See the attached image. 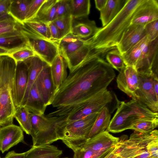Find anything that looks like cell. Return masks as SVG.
I'll return each mask as SVG.
<instances>
[{
    "label": "cell",
    "mask_w": 158,
    "mask_h": 158,
    "mask_svg": "<svg viewBox=\"0 0 158 158\" xmlns=\"http://www.w3.org/2000/svg\"><path fill=\"white\" fill-rule=\"evenodd\" d=\"M55 7L56 19L64 15L70 13V0H57Z\"/></svg>",
    "instance_id": "cell-38"
},
{
    "label": "cell",
    "mask_w": 158,
    "mask_h": 158,
    "mask_svg": "<svg viewBox=\"0 0 158 158\" xmlns=\"http://www.w3.org/2000/svg\"><path fill=\"white\" fill-rule=\"evenodd\" d=\"M70 14L73 19L86 18L90 8L89 0H70Z\"/></svg>",
    "instance_id": "cell-30"
},
{
    "label": "cell",
    "mask_w": 158,
    "mask_h": 158,
    "mask_svg": "<svg viewBox=\"0 0 158 158\" xmlns=\"http://www.w3.org/2000/svg\"><path fill=\"white\" fill-rule=\"evenodd\" d=\"M113 95L107 89L97 93L94 98L67 115V120L73 121L99 112L111 102Z\"/></svg>",
    "instance_id": "cell-10"
},
{
    "label": "cell",
    "mask_w": 158,
    "mask_h": 158,
    "mask_svg": "<svg viewBox=\"0 0 158 158\" xmlns=\"http://www.w3.org/2000/svg\"><path fill=\"white\" fill-rule=\"evenodd\" d=\"M110 118L109 109L106 106L99 112L87 136V139L105 131L109 125Z\"/></svg>",
    "instance_id": "cell-27"
},
{
    "label": "cell",
    "mask_w": 158,
    "mask_h": 158,
    "mask_svg": "<svg viewBox=\"0 0 158 158\" xmlns=\"http://www.w3.org/2000/svg\"><path fill=\"white\" fill-rule=\"evenodd\" d=\"M147 151L152 158H158V138L150 142L146 147Z\"/></svg>",
    "instance_id": "cell-41"
},
{
    "label": "cell",
    "mask_w": 158,
    "mask_h": 158,
    "mask_svg": "<svg viewBox=\"0 0 158 158\" xmlns=\"http://www.w3.org/2000/svg\"><path fill=\"white\" fill-rule=\"evenodd\" d=\"M32 0H11L8 14L18 23L23 24Z\"/></svg>",
    "instance_id": "cell-25"
},
{
    "label": "cell",
    "mask_w": 158,
    "mask_h": 158,
    "mask_svg": "<svg viewBox=\"0 0 158 158\" xmlns=\"http://www.w3.org/2000/svg\"><path fill=\"white\" fill-rule=\"evenodd\" d=\"M56 1L57 0H46L33 20L47 23L52 22L56 19Z\"/></svg>",
    "instance_id": "cell-28"
},
{
    "label": "cell",
    "mask_w": 158,
    "mask_h": 158,
    "mask_svg": "<svg viewBox=\"0 0 158 158\" xmlns=\"http://www.w3.org/2000/svg\"></svg>",
    "instance_id": "cell-52"
},
{
    "label": "cell",
    "mask_w": 158,
    "mask_h": 158,
    "mask_svg": "<svg viewBox=\"0 0 158 158\" xmlns=\"http://www.w3.org/2000/svg\"><path fill=\"white\" fill-rule=\"evenodd\" d=\"M106 55L107 62L119 72L125 66L121 55L116 48L109 51Z\"/></svg>",
    "instance_id": "cell-34"
},
{
    "label": "cell",
    "mask_w": 158,
    "mask_h": 158,
    "mask_svg": "<svg viewBox=\"0 0 158 158\" xmlns=\"http://www.w3.org/2000/svg\"><path fill=\"white\" fill-rule=\"evenodd\" d=\"M0 158H1L0 157Z\"/></svg>",
    "instance_id": "cell-54"
},
{
    "label": "cell",
    "mask_w": 158,
    "mask_h": 158,
    "mask_svg": "<svg viewBox=\"0 0 158 158\" xmlns=\"http://www.w3.org/2000/svg\"><path fill=\"white\" fill-rule=\"evenodd\" d=\"M104 158H122L117 151L115 146L114 150L109 153Z\"/></svg>",
    "instance_id": "cell-49"
},
{
    "label": "cell",
    "mask_w": 158,
    "mask_h": 158,
    "mask_svg": "<svg viewBox=\"0 0 158 158\" xmlns=\"http://www.w3.org/2000/svg\"><path fill=\"white\" fill-rule=\"evenodd\" d=\"M139 76L138 88L135 93V99L152 111L158 113V97L155 93L152 82V75Z\"/></svg>",
    "instance_id": "cell-11"
},
{
    "label": "cell",
    "mask_w": 158,
    "mask_h": 158,
    "mask_svg": "<svg viewBox=\"0 0 158 158\" xmlns=\"http://www.w3.org/2000/svg\"><path fill=\"white\" fill-rule=\"evenodd\" d=\"M81 39L79 37L70 33L65 35L59 42V47L63 46L75 42Z\"/></svg>",
    "instance_id": "cell-44"
},
{
    "label": "cell",
    "mask_w": 158,
    "mask_h": 158,
    "mask_svg": "<svg viewBox=\"0 0 158 158\" xmlns=\"http://www.w3.org/2000/svg\"><path fill=\"white\" fill-rule=\"evenodd\" d=\"M20 32L18 23L16 25L0 29V37L18 34Z\"/></svg>",
    "instance_id": "cell-42"
},
{
    "label": "cell",
    "mask_w": 158,
    "mask_h": 158,
    "mask_svg": "<svg viewBox=\"0 0 158 158\" xmlns=\"http://www.w3.org/2000/svg\"><path fill=\"white\" fill-rule=\"evenodd\" d=\"M48 24L33 20L25 21L22 24L39 36L52 40Z\"/></svg>",
    "instance_id": "cell-31"
},
{
    "label": "cell",
    "mask_w": 158,
    "mask_h": 158,
    "mask_svg": "<svg viewBox=\"0 0 158 158\" xmlns=\"http://www.w3.org/2000/svg\"><path fill=\"white\" fill-rule=\"evenodd\" d=\"M46 0H32L25 21L33 19L41 6Z\"/></svg>",
    "instance_id": "cell-40"
},
{
    "label": "cell",
    "mask_w": 158,
    "mask_h": 158,
    "mask_svg": "<svg viewBox=\"0 0 158 158\" xmlns=\"http://www.w3.org/2000/svg\"><path fill=\"white\" fill-rule=\"evenodd\" d=\"M103 57L101 52H94L70 72L52 100L56 110L47 116L68 115L107 89L115 73Z\"/></svg>",
    "instance_id": "cell-1"
},
{
    "label": "cell",
    "mask_w": 158,
    "mask_h": 158,
    "mask_svg": "<svg viewBox=\"0 0 158 158\" xmlns=\"http://www.w3.org/2000/svg\"><path fill=\"white\" fill-rule=\"evenodd\" d=\"M157 19H158V1L143 0L135 11L131 24L145 26Z\"/></svg>",
    "instance_id": "cell-14"
},
{
    "label": "cell",
    "mask_w": 158,
    "mask_h": 158,
    "mask_svg": "<svg viewBox=\"0 0 158 158\" xmlns=\"http://www.w3.org/2000/svg\"><path fill=\"white\" fill-rule=\"evenodd\" d=\"M107 0H95L94 1L96 8L100 11L105 6Z\"/></svg>",
    "instance_id": "cell-48"
},
{
    "label": "cell",
    "mask_w": 158,
    "mask_h": 158,
    "mask_svg": "<svg viewBox=\"0 0 158 158\" xmlns=\"http://www.w3.org/2000/svg\"><path fill=\"white\" fill-rule=\"evenodd\" d=\"M146 36L150 41L158 38V19L152 21L145 26Z\"/></svg>",
    "instance_id": "cell-39"
},
{
    "label": "cell",
    "mask_w": 158,
    "mask_h": 158,
    "mask_svg": "<svg viewBox=\"0 0 158 158\" xmlns=\"http://www.w3.org/2000/svg\"><path fill=\"white\" fill-rule=\"evenodd\" d=\"M143 0H127L124 7L106 26L99 28L91 37L94 49L110 51L116 46L126 30L131 24L136 9Z\"/></svg>",
    "instance_id": "cell-2"
},
{
    "label": "cell",
    "mask_w": 158,
    "mask_h": 158,
    "mask_svg": "<svg viewBox=\"0 0 158 158\" xmlns=\"http://www.w3.org/2000/svg\"><path fill=\"white\" fill-rule=\"evenodd\" d=\"M27 152L21 153H17L14 151L9 152L3 158H24Z\"/></svg>",
    "instance_id": "cell-47"
},
{
    "label": "cell",
    "mask_w": 158,
    "mask_h": 158,
    "mask_svg": "<svg viewBox=\"0 0 158 158\" xmlns=\"http://www.w3.org/2000/svg\"><path fill=\"white\" fill-rule=\"evenodd\" d=\"M158 125V118H156L140 121L132 125L130 129L140 132L148 133L154 130Z\"/></svg>",
    "instance_id": "cell-36"
},
{
    "label": "cell",
    "mask_w": 158,
    "mask_h": 158,
    "mask_svg": "<svg viewBox=\"0 0 158 158\" xmlns=\"http://www.w3.org/2000/svg\"><path fill=\"white\" fill-rule=\"evenodd\" d=\"M20 30L27 36L28 46L35 54L50 66L59 54L58 44L37 35L23 24L18 23Z\"/></svg>",
    "instance_id": "cell-8"
},
{
    "label": "cell",
    "mask_w": 158,
    "mask_h": 158,
    "mask_svg": "<svg viewBox=\"0 0 158 158\" xmlns=\"http://www.w3.org/2000/svg\"><path fill=\"white\" fill-rule=\"evenodd\" d=\"M118 102L117 111L107 129L108 132H120L130 129L140 121L158 117V113L152 111L136 100Z\"/></svg>",
    "instance_id": "cell-4"
},
{
    "label": "cell",
    "mask_w": 158,
    "mask_h": 158,
    "mask_svg": "<svg viewBox=\"0 0 158 158\" xmlns=\"http://www.w3.org/2000/svg\"><path fill=\"white\" fill-rule=\"evenodd\" d=\"M66 65L65 60L59 54L50 66L55 94L67 77Z\"/></svg>",
    "instance_id": "cell-19"
},
{
    "label": "cell",
    "mask_w": 158,
    "mask_h": 158,
    "mask_svg": "<svg viewBox=\"0 0 158 158\" xmlns=\"http://www.w3.org/2000/svg\"><path fill=\"white\" fill-rule=\"evenodd\" d=\"M31 113L44 115L47 106L36 88L35 81L31 87L23 106Z\"/></svg>",
    "instance_id": "cell-22"
},
{
    "label": "cell",
    "mask_w": 158,
    "mask_h": 158,
    "mask_svg": "<svg viewBox=\"0 0 158 158\" xmlns=\"http://www.w3.org/2000/svg\"><path fill=\"white\" fill-rule=\"evenodd\" d=\"M28 81V70L27 64L24 61L17 62L14 80V101L16 109L21 105Z\"/></svg>",
    "instance_id": "cell-16"
},
{
    "label": "cell",
    "mask_w": 158,
    "mask_h": 158,
    "mask_svg": "<svg viewBox=\"0 0 158 158\" xmlns=\"http://www.w3.org/2000/svg\"><path fill=\"white\" fill-rule=\"evenodd\" d=\"M67 115L48 117L31 113V135L33 146L48 144L57 141L56 130L66 120Z\"/></svg>",
    "instance_id": "cell-6"
},
{
    "label": "cell",
    "mask_w": 158,
    "mask_h": 158,
    "mask_svg": "<svg viewBox=\"0 0 158 158\" xmlns=\"http://www.w3.org/2000/svg\"><path fill=\"white\" fill-rule=\"evenodd\" d=\"M98 113L76 120L68 121L66 119L57 129L58 139L61 140L73 152L81 147L87 139V136Z\"/></svg>",
    "instance_id": "cell-5"
},
{
    "label": "cell",
    "mask_w": 158,
    "mask_h": 158,
    "mask_svg": "<svg viewBox=\"0 0 158 158\" xmlns=\"http://www.w3.org/2000/svg\"><path fill=\"white\" fill-rule=\"evenodd\" d=\"M10 1L11 0H0V13L8 14Z\"/></svg>",
    "instance_id": "cell-46"
},
{
    "label": "cell",
    "mask_w": 158,
    "mask_h": 158,
    "mask_svg": "<svg viewBox=\"0 0 158 158\" xmlns=\"http://www.w3.org/2000/svg\"><path fill=\"white\" fill-rule=\"evenodd\" d=\"M18 23L12 17L0 21V29L17 25Z\"/></svg>",
    "instance_id": "cell-45"
},
{
    "label": "cell",
    "mask_w": 158,
    "mask_h": 158,
    "mask_svg": "<svg viewBox=\"0 0 158 158\" xmlns=\"http://www.w3.org/2000/svg\"><path fill=\"white\" fill-rule=\"evenodd\" d=\"M115 147L106 152H100L82 147L73 151V158H104L113 151Z\"/></svg>",
    "instance_id": "cell-35"
},
{
    "label": "cell",
    "mask_w": 158,
    "mask_h": 158,
    "mask_svg": "<svg viewBox=\"0 0 158 158\" xmlns=\"http://www.w3.org/2000/svg\"><path fill=\"white\" fill-rule=\"evenodd\" d=\"M16 66L9 56H0V128L13 123L16 110L14 89Z\"/></svg>",
    "instance_id": "cell-3"
},
{
    "label": "cell",
    "mask_w": 158,
    "mask_h": 158,
    "mask_svg": "<svg viewBox=\"0 0 158 158\" xmlns=\"http://www.w3.org/2000/svg\"><path fill=\"white\" fill-rule=\"evenodd\" d=\"M119 141L118 138L114 136L107 131H105L88 139L82 147L96 152H103L114 147Z\"/></svg>",
    "instance_id": "cell-18"
},
{
    "label": "cell",
    "mask_w": 158,
    "mask_h": 158,
    "mask_svg": "<svg viewBox=\"0 0 158 158\" xmlns=\"http://www.w3.org/2000/svg\"><path fill=\"white\" fill-rule=\"evenodd\" d=\"M127 0H107L104 8L100 11V19L102 27L107 25L124 7Z\"/></svg>",
    "instance_id": "cell-23"
},
{
    "label": "cell",
    "mask_w": 158,
    "mask_h": 158,
    "mask_svg": "<svg viewBox=\"0 0 158 158\" xmlns=\"http://www.w3.org/2000/svg\"><path fill=\"white\" fill-rule=\"evenodd\" d=\"M158 39L145 44L135 68L141 77L158 75Z\"/></svg>",
    "instance_id": "cell-9"
},
{
    "label": "cell",
    "mask_w": 158,
    "mask_h": 158,
    "mask_svg": "<svg viewBox=\"0 0 158 158\" xmlns=\"http://www.w3.org/2000/svg\"><path fill=\"white\" fill-rule=\"evenodd\" d=\"M24 61L28 67V81L24 96L21 106H23L25 102L30 90L42 69L45 62L36 55Z\"/></svg>",
    "instance_id": "cell-20"
},
{
    "label": "cell",
    "mask_w": 158,
    "mask_h": 158,
    "mask_svg": "<svg viewBox=\"0 0 158 158\" xmlns=\"http://www.w3.org/2000/svg\"><path fill=\"white\" fill-rule=\"evenodd\" d=\"M146 36L145 26L131 24L123 33L116 48L122 55Z\"/></svg>",
    "instance_id": "cell-15"
},
{
    "label": "cell",
    "mask_w": 158,
    "mask_h": 158,
    "mask_svg": "<svg viewBox=\"0 0 158 158\" xmlns=\"http://www.w3.org/2000/svg\"><path fill=\"white\" fill-rule=\"evenodd\" d=\"M73 19L70 13H69L58 17L52 22L59 30L60 40L71 33Z\"/></svg>",
    "instance_id": "cell-33"
},
{
    "label": "cell",
    "mask_w": 158,
    "mask_h": 158,
    "mask_svg": "<svg viewBox=\"0 0 158 158\" xmlns=\"http://www.w3.org/2000/svg\"><path fill=\"white\" fill-rule=\"evenodd\" d=\"M37 90L46 106L51 105L55 94L50 65L46 62L35 81Z\"/></svg>",
    "instance_id": "cell-13"
},
{
    "label": "cell",
    "mask_w": 158,
    "mask_h": 158,
    "mask_svg": "<svg viewBox=\"0 0 158 158\" xmlns=\"http://www.w3.org/2000/svg\"><path fill=\"white\" fill-rule=\"evenodd\" d=\"M10 53L9 51L0 47V56L8 55Z\"/></svg>",
    "instance_id": "cell-50"
},
{
    "label": "cell",
    "mask_w": 158,
    "mask_h": 158,
    "mask_svg": "<svg viewBox=\"0 0 158 158\" xmlns=\"http://www.w3.org/2000/svg\"><path fill=\"white\" fill-rule=\"evenodd\" d=\"M158 138V131L154 130L148 133L134 131L128 139L119 140L116 145V150L122 158H135L148 152V143Z\"/></svg>",
    "instance_id": "cell-7"
},
{
    "label": "cell",
    "mask_w": 158,
    "mask_h": 158,
    "mask_svg": "<svg viewBox=\"0 0 158 158\" xmlns=\"http://www.w3.org/2000/svg\"><path fill=\"white\" fill-rule=\"evenodd\" d=\"M149 40L146 36L135 45L121 55L125 66L135 68L142 52L143 47Z\"/></svg>",
    "instance_id": "cell-29"
},
{
    "label": "cell",
    "mask_w": 158,
    "mask_h": 158,
    "mask_svg": "<svg viewBox=\"0 0 158 158\" xmlns=\"http://www.w3.org/2000/svg\"><path fill=\"white\" fill-rule=\"evenodd\" d=\"M35 55L34 51L29 47H26L16 50L8 55L17 62L23 61Z\"/></svg>",
    "instance_id": "cell-37"
},
{
    "label": "cell",
    "mask_w": 158,
    "mask_h": 158,
    "mask_svg": "<svg viewBox=\"0 0 158 158\" xmlns=\"http://www.w3.org/2000/svg\"><path fill=\"white\" fill-rule=\"evenodd\" d=\"M27 152L24 158H58L63 152L62 150L51 144L32 146Z\"/></svg>",
    "instance_id": "cell-21"
},
{
    "label": "cell",
    "mask_w": 158,
    "mask_h": 158,
    "mask_svg": "<svg viewBox=\"0 0 158 158\" xmlns=\"http://www.w3.org/2000/svg\"><path fill=\"white\" fill-rule=\"evenodd\" d=\"M99 28L94 21L86 19L73 24L71 33L81 39L85 40L93 36Z\"/></svg>",
    "instance_id": "cell-26"
},
{
    "label": "cell",
    "mask_w": 158,
    "mask_h": 158,
    "mask_svg": "<svg viewBox=\"0 0 158 158\" xmlns=\"http://www.w3.org/2000/svg\"><path fill=\"white\" fill-rule=\"evenodd\" d=\"M48 24L51 40L58 44L60 40V35L58 28L52 22Z\"/></svg>",
    "instance_id": "cell-43"
},
{
    "label": "cell",
    "mask_w": 158,
    "mask_h": 158,
    "mask_svg": "<svg viewBox=\"0 0 158 158\" xmlns=\"http://www.w3.org/2000/svg\"><path fill=\"white\" fill-rule=\"evenodd\" d=\"M14 118L19 123L21 128L26 134L30 135L31 129V112L24 106L17 109Z\"/></svg>",
    "instance_id": "cell-32"
},
{
    "label": "cell",
    "mask_w": 158,
    "mask_h": 158,
    "mask_svg": "<svg viewBox=\"0 0 158 158\" xmlns=\"http://www.w3.org/2000/svg\"><path fill=\"white\" fill-rule=\"evenodd\" d=\"M20 142L25 143L20 127L13 124L0 128V151L2 153Z\"/></svg>",
    "instance_id": "cell-17"
},
{
    "label": "cell",
    "mask_w": 158,
    "mask_h": 158,
    "mask_svg": "<svg viewBox=\"0 0 158 158\" xmlns=\"http://www.w3.org/2000/svg\"><path fill=\"white\" fill-rule=\"evenodd\" d=\"M139 76L134 67L125 66L119 72L116 82L118 88L135 100V93L138 88Z\"/></svg>",
    "instance_id": "cell-12"
},
{
    "label": "cell",
    "mask_w": 158,
    "mask_h": 158,
    "mask_svg": "<svg viewBox=\"0 0 158 158\" xmlns=\"http://www.w3.org/2000/svg\"><path fill=\"white\" fill-rule=\"evenodd\" d=\"M151 158V157H150V158Z\"/></svg>",
    "instance_id": "cell-53"
},
{
    "label": "cell",
    "mask_w": 158,
    "mask_h": 158,
    "mask_svg": "<svg viewBox=\"0 0 158 158\" xmlns=\"http://www.w3.org/2000/svg\"><path fill=\"white\" fill-rule=\"evenodd\" d=\"M11 17L7 14L0 13V21L3 20Z\"/></svg>",
    "instance_id": "cell-51"
},
{
    "label": "cell",
    "mask_w": 158,
    "mask_h": 158,
    "mask_svg": "<svg viewBox=\"0 0 158 158\" xmlns=\"http://www.w3.org/2000/svg\"><path fill=\"white\" fill-rule=\"evenodd\" d=\"M26 47H29L28 39L21 30L18 34L0 37V47L9 51L10 53Z\"/></svg>",
    "instance_id": "cell-24"
}]
</instances>
